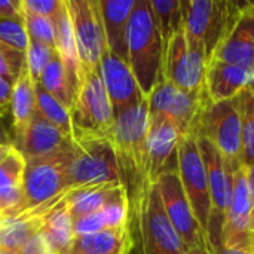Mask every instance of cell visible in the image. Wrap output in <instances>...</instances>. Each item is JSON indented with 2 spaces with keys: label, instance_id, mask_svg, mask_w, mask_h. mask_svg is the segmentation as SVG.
Instances as JSON below:
<instances>
[{
  "label": "cell",
  "instance_id": "9c48e42d",
  "mask_svg": "<svg viewBox=\"0 0 254 254\" xmlns=\"http://www.w3.org/2000/svg\"><path fill=\"white\" fill-rule=\"evenodd\" d=\"M210 101L207 88L202 91H183L161 79L147 97L149 115H159L170 121L180 138L193 135L198 118Z\"/></svg>",
  "mask_w": 254,
  "mask_h": 254
},
{
  "label": "cell",
  "instance_id": "f6af8a7d",
  "mask_svg": "<svg viewBox=\"0 0 254 254\" xmlns=\"http://www.w3.org/2000/svg\"><path fill=\"white\" fill-rule=\"evenodd\" d=\"M250 231L254 234V207L252 208V216H250Z\"/></svg>",
  "mask_w": 254,
  "mask_h": 254
},
{
  "label": "cell",
  "instance_id": "7dc6e473",
  "mask_svg": "<svg viewBox=\"0 0 254 254\" xmlns=\"http://www.w3.org/2000/svg\"><path fill=\"white\" fill-rule=\"evenodd\" d=\"M0 217H1V211H0Z\"/></svg>",
  "mask_w": 254,
  "mask_h": 254
},
{
  "label": "cell",
  "instance_id": "83f0119b",
  "mask_svg": "<svg viewBox=\"0 0 254 254\" xmlns=\"http://www.w3.org/2000/svg\"><path fill=\"white\" fill-rule=\"evenodd\" d=\"M241 118L243 162L246 167L254 165V85L243 89L234 97Z\"/></svg>",
  "mask_w": 254,
  "mask_h": 254
},
{
  "label": "cell",
  "instance_id": "7a4b0ae2",
  "mask_svg": "<svg viewBox=\"0 0 254 254\" xmlns=\"http://www.w3.org/2000/svg\"><path fill=\"white\" fill-rule=\"evenodd\" d=\"M128 64L144 94L153 91L162 79L164 42L150 0H135L127 34Z\"/></svg>",
  "mask_w": 254,
  "mask_h": 254
},
{
  "label": "cell",
  "instance_id": "277c9868",
  "mask_svg": "<svg viewBox=\"0 0 254 254\" xmlns=\"http://www.w3.org/2000/svg\"><path fill=\"white\" fill-rule=\"evenodd\" d=\"M71 138L112 140L115 116L100 71H82L76 100L70 109Z\"/></svg>",
  "mask_w": 254,
  "mask_h": 254
},
{
  "label": "cell",
  "instance_id": "8992f818",
  "mask_svg": "<svg viewBox=\"0 0 254 254\" xmlns=\"http://www.w3.org/2000/svg\"><path fill=\"white\" fill-rule=\"evenodd\" d=\"M74 141L64 149L25 161L22 193L24 211L37 208L70 192L68 167L74 158Z\"/></svg>",
  "mask_w": 254,
  "mask_h": 254
},
{
  "label": "cell",
  "instance_id": "4316f807",
  "mask_svg": "<svg viewBox=\"0 0 254 254\" xmlns=\"http://www.w3.org/2000/svg\"><path fill=\"white\" fill-rule=\"evenodd\" d=\"M37 83H40L46 92H49L52 97H55L70 112V109L76 100L77 89L73 86L58 52L55 54L52 61L48 64V67L42 73Z\"/></svg>",
  "mask_w": 254,
  "mask_h": 254
},
{
  "label": "cell",
  "instance_id": "ba28073f",
  "mask_svg": "<svg viewBox=\"0 0 254 254\" xmlns=\"http://www.w3.org/2000/svg\"><path fill=\"white\" fill-rule=\"evenodd\" d=\"M74 158L68 167V189L121 183L112 140L77 138Z\"/></svg>",
  "mask_w": 254,
  "mask_h": 254
},
{
  "label": "cell",
  "instance_id": "603a6c76",
  "mask_svg": "<svg viewBox=\"0 0 254 254\" xmlns=\"http://www.w3.org/2000/svg\"><path fill=\"white\" fill-rule=\"evenodd\" d=\"M54 24V36H55V51L58 52L65 71L76 89H79L80 83V76H82V67H80V60L77 54V46H76V39L73 33V25H71V18L65 4V0L63 1L58 13L52 19Z\"/></svg>",
  "mask_w": 254,
  "mask_h": 254
},
{
  "label": "cell",
  "instance_id": "60d3db41",
  "mask_svg": "<svg viewBox=\"0 0 254 254\" xmlns=\"http://www.w3.org/2000/svg\"><path fill=\"white\" fill-rule=\"evenodd\" d=\"M0 144L12 146V138H10V135L7 134V129L4 128V125H3V122H1V118H0Z\"/></svg>",
  "mask_w": 254,
  "mask_h": 254
},
{
  "label": "cell",
  "instance_id": "e0dca14e",
  "mask_svg": "<svg viewBox=\"0 0 254 254\" xmlns=\"http://www.w3.org/2000/svg\"><path fill=\"white\" fill-rule=\"evenodd\" d=\"M179 141L180 134L170 121L159 115H149L147 162L150 183H155L164 171L177 168Z\"/></svg>",
  "mask_w": 254,
  "mask_h": 254
},
{
  "label": "cell",
  "instance_id": "7402d4cb",
  "mask_svg": "<svg viewBox=\"0 0 254 254\" xmlns=\"http://www.w3.org/2000/svg\"><path fill=\"white\" fill-rule=\"evenodd\" d=\"M135 0H98L107 51L128 63V22Z\"/></svg>",
  "mask_w": 254,
  "mask_h": 254
},
{
  "label": "cell",
  "instance_id": "7c38bea8",
  "mask_svg": "<svg viewBox=\"0 0 254 254\" xmlns=\"http://www.w3.org/2000/svg\"><path fill=\"white\" fill-rule=\"evenodd\" d=\"M165 213L171 220L174 229L183 240L188 249L192 247H208V240L201 225L198 223L189 199L185 193L179 177V168H171L164 171L155 182Z\"/></svg>",
  "mask_w": 254,
  "mask_h": 254
},
{
  "label": "cell",
  "instance_id": "9a60e30c",
  "mask_svg": "<svg viewBox=\"0 0 254 254\" xmlns=\"http://www.w3.org/2000/svg\"><path fill=\"white\" fill-rule=\"evenodd\" d=\"M231 174V196L222 231V246L254 250V234L250 231V216L253 208L247 167H241Z\"/></svg>",
  "mask_w": 254,
  "mask_h": 254
},
{
  "label": "cell",
  "instance_id": "4dcf8cb0",
  "mask_svg": "<svg viewBox=\"0 0 254 254\" xmlns=\"http://www.w3.org/2000/svg\"><path fill=\"white\" fill-rule=\"evenodd\" d=\"M25 65V52L18 51L0 40V77L13 86Z\"/></svg>",
  "mask_w": 254,
  "mask_h": 254
},
{
  "label": "cell",
  "instance_id": "2e32d148",
  "mask_svg": "<svg viewBox=\"0 0 254 254\" xmlns=\"http://www.w3.org/2000/svg\"><path fill=\"white\" fill-rule=\"evenodd\" d=\"M100 76L107 91L115 118L147 98L141 92L129 64L109 51L101 57Z\"/></svg>",
  "mask_w": 254,
  "mask_h": 254
},
{
  "label": "cell",
  "instance_id": "d6a6232c",
  "mask_svg": "<svg viewBox=\"0 0 254 254\" xmlns=\"http://www.w3.org/2000/svg\"><path fill=\"white\" fill-rule=\"evenodd\" d=\"M24 25L28 34V39L55 48V36H54V24L52 19L31 13L24 9Z\"/></svg>",
  "mask_w": 254,
  "mask_h": 254
},
{
  "label": "cell",
  "instance_id": "f1b7e54d",
  "mask_svg": "<svg viewBox=\"0 0 254 254\" xmlns=\"http://www.w3.org/2000/svg\"><path fill=\"white\" fill-rule=\"evenodd\" d=\"M36 110L64 135L71 137L70 112L55 97L46 92L40 83H36Z\"/></svg>",
  "mask_w": 254,
  "mask_h": 254
},
{
  "label": "cell",
  "instance_id": "b9f144b4",
  "mask_svg": "<svg viewBox=\"0 0 254 254\" xmlns=\"http://www.w3.org/2000/svg\"><path fill=\"white\" fill-rule=\"evenodd\" d=\"M247 177H249V186H250V193H252V201L254 207V165L247 167Z\"/></svg>",
  "mask_w": 254,
  "mask_h": 254
},
{
  "label": "cell",
  "instance_id": "ffe728a7",
  "mask_svg": "<svg viewBox=\"0 0 254 254\" xmlns=\"http://www.w3.org/2000/svg\"><path fill=\"white\" fill-rule=\"evenodd\" d=\"M253 85V68L214 60L208 61L207 64L205 88L211 101L232 100L243 89Z\"/></svg>",
  "mask_w": 254,
  "mask_h": 254
},
{
  "label": "cell",
  "instance_id": "f35d334b",
  "mask_svg": "<svg viewBox=\"0 0 254 254\" xmlns=\"http://www.w3.org/2000/svg\"><path fill=\"white\" fill-rule=\"evenodd\" d=\"M12 88L4 79L0 77V118L7 113L10 109V98H12Z\"/></svg>",
  "mask_w": 254,
  "mask_h": 254
},
{
  "label": "cell",
  "instance_id": "836d02e7",
  "mask_svg": "<svg viewBox=\"0 0 254 254\" xmlns=\"http://www.w3.org/2000/svg\"><path fill=\"white\" fill-rule=\"evenodd\" d=\"M0 40L18 51L25 52L28 48L30 39H28L24 21L0 16Z\"/></svg>",
  "mask_w": 254,
  "mask_h": 254
},
{
  "label": "cell",
  "instance_id": "8fae6325",
  "mask_svg": "<svg viewBox=\"0 0 254 254\" xmlns=\"http://www.w3.org/2000/svg\"><path fill=\"white\" fill-rule=\"evenodd\" d=\"M82 71H100L103 54L107 51L98 0H65Z\"/></svg>",
  "mask_w": 254,
  "mask_h": 254
},
{
  "label": "cell",
  "instance_id": "d6986e66",
  "mask_svg": "<svg viewBox=\"0 0 254 254\" xmlns=\"http://www.w3.org/2000/svg\"><path fill=\"white\" fill-rule=\"evenodd\" d=\"M211 60L254 70V1H249L235 27L216 49Z\"/></svg>",
  "mask_w": 254,
  "mask_h": 254
},
{
  "label": "cell",
  "instance_id": "d4e9b609",
  "mask_svg": "<svg viewBox=\"0 0 254 254\" xmlns=\"http://www.w3.org/2000/svg\"><path fill=\"white\" fill-rule=\"evenodd\" d=\"M10 113L13 119V132L24 129L36 113V83L30 76L27 65L12 88Z\"/></svg>",
  "mask_w": 254,
  "mask_h": 254
},
{
  "label": "cell",
  "instance_id": "ee69618b",
  "mask_svg": "<svg viewBox=\"0 0 254 254\" xmlns=\"http://www.w3.org/2000/svg\"><path fill=\"white\" fill-rule=\"evenodd\" d=\"M13 146H4V144H0V164L9 156V153L12 152Z\"/></svg>",
  "mask_w": 254,
  "mask_h": 254
},
{
  "label": "cell",
  "instance_id": "5bb4252c",
  "mask_svg": "<svg viewBox=\"0 0 254 254\" xmlns=\"http://www.w3.org/2000/svg\"><path fill=\"white\" fill-rule=\"evenodd\" d=\"M198 147L207 170L208 190L211 199V214L207 229L210 250L222 244V231L225 225L226 210L231 196V174L225 168V162L217 149L205 138L198 137Z\"/></svg>",
  "mask_w": 254,
  "mask_h": 254
},
{
  "label": "cell",
  "instance_id": "e575fe53",
  "mask_svg": "<svg viewBox=\"0 0 254 254\" xmlns=\"http://www.w3.org/2000/svg\"><path fill=\"white\" fill-rule=\"evenodd\" d=\"M106 229L104 225V217L101 210L73 219V232H74V238L79 237H85V235H92L97 232H101Z\"/></svg>",
  "mask_w": 254,
  "mask_h": 254
},
{
  "label": "cell",
  "instance_id": "52a82bcc",
  "mask_svg": "<svg viewBox=\"0 0 254 254\" xmlns=\"http://www.w3.org/2000/svg\"><path fill=\"white\" fill-rule=\"evenodd\" d=\"M137 226L143 254H186L188 247L168 219L159 190L150 183L138 204Z\"/></svg>",
  "mask_w": 254,
  "mask_h": 254
},
{
  "label": "cell",
  "instance_id": "3957f363",
  "mask_svg": "<svg viewBox=\"0 0 254 254\" xmlns=\"http://www.w3.org/2000/svg\"><path fill=\"white\" fill-rule=\"evenodd\" d=\"M188 46L202 52L207 61L229 36L249 1L180 0Z\"/></svg>",
  "mask_w": 254,
  "mask_h": 254
},
{
  "label": "cell",
  "instance_id": "1f68e13d",
  "mask_svg": "<svg viewBox=\"0 0 254 254\" xmlns=\"http://www.w3.org/2000/svg\"><path fill=\"white\" fill-rule=\"evenodd\" d=\"M55 54H57L55 48H51L48 45H43L40 42H36V40L30 39L28 48L25 51V58H27L28 73H30V76H31L34 83L39 82L42 73L45 71L48 64L52 61Z\"/></svg>",
  "mask_w": 254,
  "mask_h": 254
},
{
  "label": "cell",
  "instance_id": "8d00e7d4",
  "mask_svg": "<svg viewBox=\"0 0 254 254\" xmlns=\"http://www.w3.org/2000/svg\"><path fill=\"white\" fill-rule=\"evenodd\" d=\"M18 254H55L54 249L48 240V237L40 231L39 234L33 235L21 249Z\"/></svg>",
  "mask_w": 254,
  "mask_h": 254
},
{
  "label": "cell",
  "instance_id": "cb8c5ba5",
  "mask_svg": "<svg viewBox=\"0 0 254 254\" xmlns=\"http://www.w3.org/2000/svg\"><path fill=\"white\" fill-rule=\"evenodd\" d=\"M65 196L46 213L42 228V232L48 237L55 254H68L74 241L73 220Z\"/></svg>",
  "mask_w": 254,
  "mask_h": 254
},
{
  "label": "cell",
  "instance_id": "44dd1931",
  "mask_svg": "<svg viewBox=\"0 0 254 254\" xmlns=\"http://www.w3.org/2000/svg\"><path fill=\"white\" fill-rule=\"evenodd\" d=\"M68 193V192H67ZM67 193L28 211L12 217H0V249L19 252V249L36 234H39L45 223L46 213L61 201Z\"/></svg>",
  "mask_w": 254,
  "mask_h": 254
},
{
  "label": "cell",
  "instance_id": "f546056e",
  "mask_svg": "<svg viewBox=\"0 0 254 254\" xmlns=\"http://www.w3.org/2000/svg\"><path fill=\"white\" fill-rule=\"evenodd\" d=\"M155 18L161 31L164 48L168 40L183 30V12L180 0H150Z\"/></svg>",
  "mask_w": 254,
  "mask_h": 254
},
{
  "label": "cell",
  "instance_id": "484cf974",
  "mask_svg": "<svg viewBox=\"0 0 254 254\" xmlns=\"http://www.w3.org/2000/svg\"><path fill=\"white\" fill-rule=\"evenodd\" d=\"M122 186L121 183H106V185H98V186H91V188H80V189H73L67 193V205L68 211L73 219L100 211L107 199L112 196V193Z\"/></svg>",
  "mask_w": 254,
  "mask_h": 254
},
{
  "label": "cell",
  "instance_id": "6da1fadb",
  "mask_svg": "<svg viewBox=\"0 0 254 254\" xmlns=\"http://www.w3.org/2000/svg\"><path fill=\"white\" fill-rule=\"evenodd\" d=\"M147 98L115 118L112 144L115 149L119 180L128 199L129 229L137 222V210L143 192L150 185L147 162Z\"/></svg>",
  "mask_w": 254,
  "mask_h": 254
},
{
  "label": "cell",
  "instance_id": "74e56055",
  "mask_svg": "<svg viewBox=\"0 0 254 254\" xmlns=\"http://www.w3.org/2000/svg\"><path fill=\"white\" fill-rule=\"evenodd\" d=\"M0 16L24 21L22 0H0Z\"/></svg>",
  "mask_w": 254,
  "mask_h": 254
},
{
  "label": "cell",
  "instance_id": "5b68a950",
  "mask_svg": "<svg viewBox=\"0 0 254 254\" xmlns=\"http://www.w3.org/2000/svg\"><path fill=\"white\" fill-rule=\"evenodd\" d=\"M193 137L208 140L222 155L228 173H235L243 162L241 118L235 98L223 101H208L195 127Z\"/></svg>",
  "mask_w": 254,
  "mask_h": 254
},
{
  "label": "cell",
  "instance_id": "c3c4849f",
  "mask_svg": "<svg viewBox=\"0 0 254 254\" xmlns=\"http://www.w3.org/2000/svg\"><path fill=\"white\" fill-rule=\"evenodd\" d=\"M68 254H73V253H68Z\"/></svg>",
  "mask_w": 254,
  "mask_h": 254
},
{
  "label": "cell",
  "instance_id": "ac0fdd59",
  "mask_svg": "<svg viewBox=\"0 0 254 254\" xmlns=\"http://www.w3.org/2000/svg\"><path fill=\"white\" fill-rule=\"evenodd\" d=\"M71 143V137L64 135L58 128L49 124L37 110L27 124V127L19 132H15V137L12 140L13 149L19 152L25 161L49 155L52 152L67 147Z\"/></svg>",
  "mask_w": 254,
  "mask_h": 254
},
{
  "label": "cell",
  "instance_id": "30bf717a",
  "mask_svg": "<svg viewBox=\"0 0 254 254\" xmlns=\"http://www.w3.org/2000/svg\"><path fill=\"white\" fill-rule=\"evenodd\" d=\"M177 168L192 211L207 235L211 214V199L208 190L207 170L201 156V150L198 147L196 137L186 135L180 138L177 147Z\"/></svg>",
  "mask_w": 254,
  "mask_h": 254
},
{
  "label": "cell",
  "instance_id": "d590c367",
  "mask_svg": "<svg viewBox=\"0 0 254 254\" xmlns=\"http://www.w3.org/2000/svg\"><path fill=\"white\" fill-rule=\"evenodd\" d=\"M64 0H22V6L25 10L54 19V16L58 13L61 4Z\"/></svg>",
  "mask_w": 254,
  "mask_h": 254
},
{
  "label": "cell",
  "instance_id": "bcb514c9",
  "mask_svg": "<svg viewBox=\"0 0 254 254\" xmlns=\"http://www.w3.org/2000/svg\"><path fill=\"white\" fill-rule=\"evenodd\" d=\"M0 254H18L16 252H10V250H4V249H0Z\"/></svg>",
  "mask_w": 254,
  "mask_h": 254
},
{
  "label": "cell",
  "instance_id": "ab89813d",
  "mask_svg": "<svg viewBox=\"0 0 254 254\" xmlns=\"http://www.w3.org/2000/svg\"><path fill=\"white\" fill-rule=\"evenodd\" d=\"M214 254H254V250H247V249H234V247H225L219 246L211 250Z\"/></svg>",
  "mask_w": 254,
  "mask_h": 254
},
{
  "label": "cell",
  "instance_id": "4fadbf2b",
  "mask_svg": "<svg viewBox=\"0 0 254 254\" xmlns=\"http://www.w3.org/2000/svg\"><path fill=\"white\" fill-rule=\"evenodd\" d=\"M207 58L188 46L185 31L176 33L164 48L162 79L183 91L205 89Z\"/></svg>",
  "mask_w": 254,
  "mask_h": 254
},
{
  "label": "cell",
  "instance_id": "7bdbcfd3",
  "mask_svg": "<svg viewBox=\"0 0 254 254\" xmlns=\"http://www.w3.org/2000/svg\"><path fill=\"white\" fill-rule=\"evenodd\" d=\"M186 254H214L208 247H192L188 249Z\"/></svg>",
  "mask_w": 254,
  "mask_h": 254
}]
</instances>
